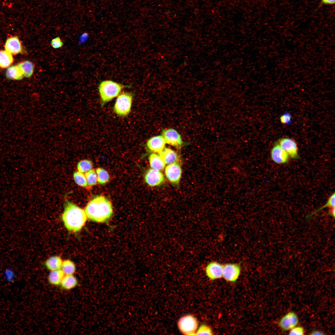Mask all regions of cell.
<instances>
[{"label": "cell", "instance_id": "9c48e42d", "mask_svg": "<svg viewBox=\"0 0 335 335\" xmlns=\"http://www.w3.org/2000/svg\"><path fill=\"white\" fill-rule=\"evenodd\" d=\"M223 265L220 263L212 261L206 266L205 271L207 276L211 280L217 279L223 276Z\"/></svg>", "mask_w": 335, "mask_h": 335}, {"label": "cell", "instance_id": "7a4b0ae2", "mask_svg": "<svg viewBox=\"0 0 335 335\" xmlns=\"http://www.w3.org/2000/svg\"><path fill=\"white\" fill-rule=\"evenodd\" d=\"M87 218L85 210L70 201H66L62 218L68 230L74 232L80 231L85 225Z\"/></svg>", "mask_w": 335, "mask_h": 335}, {"label": "cell", "instance_id": "277c9868", "mask_svg": "<svg viewBox=\"0 0 335 335\" xmlns=\"http://www.w3.org/2000/svg\"><path fill=\"white\" fill-rule=\"evenodd\" d=\"M132 98L130 93L123 92L120 94L114 106V111L116 114L122 116L127 115L131 111Z\"/></svg>", "mask_w": 335, "mask_h": 335}, {"label": "cell", "instance_id": "f546056e", "mask_svg": "<svg viewBox=\"0 0 335 335\" xmlns=\"http://www.w3.org/2000/svg\"><path fill=\"white\" fill-rule=\"evenodd\" d=\"M73 177L75 183L79 185L85 187L87 185L85 176L83 173L76 172L73 174Z\"/></svg>", "mask_w": 335, "mask_h": 335}, {"label": "cell", "instance_id": "6da1fadb", "mask_svg": "<svg viewBox=\"0 0 335 335\" xmlns=\"http://www.w3.org/2000/svg\"><path fill=\"white\" fill-rule=\"evenodd\" d=\"M85 211L89 219L100 223L108 221L113 212L111 203L102 196H97L91 199L87 203Z\"/></svg>", "mask_w": 335, "mask_h": 335}, {"label": "cell", "instance_id": "4316f807", "mask_svg": "<svg viewBox=\"0 0 335 335\" xmlns=\"http://www.w3.org/2000/svg\"><path fill=\"white\" fill-rule=\"evenodd\" d=\"M93 167L92 162L88 160H84L79 162L77 165L78 171L82 173L87 172L92 169Z\"/></svg>", "mask_w": 335, "mask_h": 335}, {"label": "cell", "instance_id": "f1b7e54d", "mask_svg": "<svg viewBox=\"0 0 335 335\" xmlns=\"http://www.w3.org/2000/svg\"><path fill=\"white\" fill-rule=\"evenodd\" d=\"M335 194L334 193L329 197L325 205L322 207L317 209L313 213L310 214L307 216V217L308 218H310L312 217L313 216L315 213L324 209V208L328 207L331 208L335 207Z\"/></svg>", "mask_w": 335, "mask_h": 335}, {"label": "cell", "instance_id": "d4e9b609", "mask_svg": "<svg viewBox=\"0 0 335 335\" xmlns=\"http://www.w3.org/2000/svg\"><path fill=\"white\" fill-rule=\"evenodd\" d=\"M97 181L100 184H104L107 182L109 179V174L105 169L98 168L96 169Z\"/></svg>", "mask_w": 335, "mask_h": 335}, {"label": "cell", "instance_id": "2e32d148", "mask_svg": "<svg viewBox=\"0 0 335 335\" xmlns=\"http://www.w3.org/2000/svg\"><path fill=\"white\" fill-rule=\"evenodd\" d=\"M159 153L165 164H169L178 161L179 158L177 154L171 149L165 148Z\"/></svg>", "mask_w": 335, "mask_h": 335}, {"label": "cell", "instance_id": "9a60e30c", "mask_svg": "<svg viewBox=\"0 0 335 335\" xmlns=\"http://www.w3.org/2000/svg\"><path fill=\"white\" fill-rule=\"evenodd\" d=\"M5 50L11 54H16L22 51L21 42L17 37L8 38L5 43Z\"/></svg>", "mask_w": 335, "mask_h": 335}, {"label": "cell", "instance_id": "4fadbf2b", "mask_svg": "<svg viewBox=\"0 0 335 335\" xmlns=\"http://www.w3.org/2000/svg\"><path fill=\"white\" fill-rule=\"evenodd\" d=\"M299 321L297 315L293 312H290L280 319L279 324L282 330L284 331L290 330L297 324Z\"/></svg>", "mask_w": 335, "mask_h": 335}, {"label": "cell", "instance_id": "d6a6232c", "mask_svg": "<svg viewBox=\"0 0 335 335\" xmlns=\"http://www.w3.org/2000/svg\"><path fill=\"white\" fill-rule=\"evenodd\" d=\"M281 123L284 124H290L291 123V116L288 112L285 113L280 117Z\"/></svg>", "mask_w": 335, "mask_h": 335}, {"label": "cell", "instance_id": "d6986e66", "mask_svg": "<svg viewBox=\"0 0 335 335\" xmlns=\"http://www.w3.org/2000/svg\"><path fill=\"white\" fill-rule=\"evenodd\" d=\"M64 274L61 269L51 271L48 280L49 283L54 286L60 285Z\"/></svg>", "mask_w": 335, "mask_h": 335}, {"label": "cell", "instance_id": "603a6c76", "mask_svg": "<svg viewBox=\"0 0 335 335\" xmlns=\"http://www.w3.org/2000/svg\"><path fill=\"white\" fill-rule=\"evenodd\" d=\"M13 61V58L11 54L5 50L0 51V68H7L12 63Z\"/></svg>", "mask_w": 335, "mask_h": 335}, {"label": "cell", "instance_id": "5bb4252c", "mask_svg": "<svg viewBox=\"0 0 335 335\" xmlns=\"http://www.w3.org/2000/svg\"><path fill=\"white\" fill-rule=\"evenodd\" d=\"M166 144L162 136L158 135L150 138L147 141L146 145L150 150L159 153L165 148Z\"/></svg>", "mask_w": 335, "mask_h": 335}, {"label": "cell", "instance_id": "e0dca14e", "mask_svg": "<svg viewBox=\"0 0 335 335\" xmlns=\"http://www.w3.org/2000/svg\"><path fill=\"white\" fill-rule=\"evenodd\" d=\"M78 283V280L74 275H65L60 285L65 290H70L75 288Z\"/></svg>", "mask_w": 335, "mask_h": 335}, {"label": "cell", "instance_id": "5b68a950", "mask_svg": "<svg viewBox=\"0 0 335 335\" xmlns=\"http://www.w3.org/2000/svg\"><path fill=\"white\" fill-rule=\"evenodd\" d=\"M179 330L186 335L196 334L198 326L196 318L191 315H187L181 317L177 323Z\"/></svg>", "mask_w": 335, "mask_h": 335}, {"label": "cell", "instance_id": "8fae6325", "mask_svg": "<svg viewBox=\"0 0 335 335\" xmlns=\"http://www.w3.org/2000/svg\"><path fill=\"white\" fill-rule=\"evenodd\" d=\"M270 156L273 161L278 164L287 163L290 158L277 142L275 143L271 150Z\"/></svg>", "mask_w": 335, "mask_h": 335}, {"label": "cell", "instance_id": "4dcf8cb0", "mask_svg": "<svg viewBox=\"0 0 335 335\" xmlns=\"http://www.w3.org/2000/svg\"><path fill=\"white\" fill-rule=\"evenodd\" d=\"M196 334L212 335L213 333L210 327L205 324H203L197 330Z\"/></svg>", "mask_w": 335, "mask_h": 335}, {"label": "cell", "instance_id": "d590c367", "mask_svg": "<svg viewBox=\"0 0 335 335\" xmlns=\"http://www.w3.org/2000/svg\"><path fill=\"white\" fill-rule=\"evenodd\" d=\"M335 207L330 208V209L329 212V215L332 217L334 218L335 217Z\"/></svg>", "mask_w": 335, "mask_h": 335}, {"label": "cell", "instance_id": "74e56055", "mask_svg": "<svg viewBox=\"0 0 335 335\" xmlns=\"http://www.w3.org/2000/svg\"><path fill=\"white\" fill-rule=\"evenodd\" d=\"M312 335H322L324 334L321 332L318 331H314L311 333Z\"/></svg>", "mask_w": 335, "mask_h": 335}, {"label": "cell", "instance_id": "52a82bcc", "mask_svg": "<svg viewBox=\"0 0 335 335\" xmlns=\"http://www.w3.org/2000/svg\"><path fill=\"white\" fill-rule=\"evenodd\" d=\"M241 271L240 264H226L223 265L222 277L227 281L234 283L239 277Z\"/></svg>", "mask_w": 335, "mask_h": 335}, {"label": "cell", "instance_id": "8d00e7d4", "mask_svg": "<svg viewBox=\"0 0 335 335\" xmlns=\"http://www.w3.org/2000/svg\"><path fill=\"white\" fill-rule=\"evenodd\" d=\"M87 35L85 33H84L81 35L80 38V42L82 43L85 41L87 37Z\"/></svg>", "mask_w": 335, "mask_h": 335}, {"label": "cell", "instance_id": "30bf717a", "mask_svg": "<svg viewBox=\"0 0 335 335\" xmlns=\"http://www.w3.org/2000/svg\"><path fill=\"white\" fill-rule=\"evenodd\" d=\"M144 179L145 182L151 186H157L163 183L164 177L160 171L150 169L145 173Z\"/></svg>", "mask_w": 335, "mask_h": 335}, {"label": "cell", "instance_id": "cb8c5ba5", "mask_svg": "<svg viewBox=\"0 0 335 335\" xmlns=\"http://www.w3.org/2000/svg\"><path fill=\"white\" fill-rule=\"evenodd\" d=\"M60 269L64 275H74L76 271V266L73 261L67 260L63 261Z\"/></svg>", "mask_w": 335, "mask_h": 335}, {"label": "cell", "instance_id": "836d02e7", "mask_svg": "<svg viewBox=\"0 0 335 335\" xmlns=\"http://www.w3.org/2000/svg\"><path fill=\"white\" fill-rule=\"evenodd\" d=\"M291 330L290 335H303L304 333V329L302 327H295Z\"/></svg>", "mask_w": 335, "mask_h": 335}, {"label": "cell", "instance_id": "3957f363", "mask_svg": "<svg viewBox=\"0 0 335 335\" xmlns=\"http://www.w3.org/2000/svg\"><path fill=\"white\" fill-rule=\"evenodd\" d=\"M124 87L123 85L111 80L101 82L98 89L102 104L110 101L117 96Z\"/></svg>", "mask_w": 335, "mask_h": 335}, {"label": "cell", "instance_id": "e575fe53", "mask_svg": "<svg viewBox=\"0 0 335 335\" xmlns=\"http://www.w3.org/2000/svg\"><path fill=\"white\" fill-rule=\"evenodd\" d=\"M335 0H321L322 2L326 4H333L335 3Z\"/></svg>", "mask_w": 335, "mask_h": 335}, {"label": "cell", "instance_id": "7402d4cb", "mask_svg": "<svg viewBox=\"0 0 335 335\" xmlns=\"http://www.w3.org/2000/svg\"><path fill=\"white\" fill-rule=\"evenodd\" d=\"M18 65L24 76L29 78L32 75L34 72V65L31 62L26 60L19 63Z\"/></svg>", "mask_w": 335, "mask_h": 335}, {"label": "cell", "instance_id": "8992f818", "mask_svg": "<svg viewBox=\"0 0 335 335\" xmlns=\"http://www.w3.org/2000/svg\"><path fill=\"white\" fill-rule=\"evenodd\" d=\"M277 143L290 158L293 159L299 158L297 145L294 140L287 137L282 138L278 140Z\"/></svg>", "mask_w": 335, "mask_h": 335}, {"label": "cell", "instance_id": "ac0fdd59", "mask_svg": "<svg viewBox=\"0 0 335 335\" xmlns=\"http://www.w3.org/2000/svg\"><path fill=\"white\" fill-rule=\"evenodd\" d=\"M149 160L152 169L160 171L164 168L165 164L159 155L155 153L151 154L149 157Z\"/></svg>", "mask_w": 335, "mask_h": 335}, {"label": "cell", "instance_id": "484cf974", "mask_svg": "<svg viewBox=\"0 0 335 335\" xmlns=\"http://www.w3.org/2000/svg\"><path fill=\"white\" fill-rule=\"evenodd\" d=\"M3 275L5 280L9 283L13 282L17 278L15 271L10 268H7L4 270Z\"/></svg>", "mask_w": 335, "mask_h": 335}, {"label": "cell", "instance_id": "ffe728a7", "mask_svg": "<svg viewBox=\"0 0 335 335\" xmlns=\"http://www.w3.org/2000/svg\"><path fill=\"white\" fill-rule=\"evenodd\" d=\"M63 261L60 257L55 256L48 259L46 261V268L50 271L61 269Z\"/></svg>", "mask_w": 335, "mask_h": 335}, {"label": "cell", "instance_id": "ba28073f", "mask_svg": "<svg viewBox=\"0 0 335 335\" xmlns=\"http://www.w3.org/2000/svg\"><path fill=\"white\" fill-rule=\"evenodd\" d=\"M165 172L167 178L172 183L178 184L181 177L182 169L177 162L168 164L165 168Z\"/></svg>", "mask_w": 335, "mask_h": 335}, {"label": "cell", "instance_id": "44dd1931", "mask_svg": "<svg viewBox=\"0 0 335 335\" xmlns=\"http://www.w3.org/2000/svg\"><path fill=\"white\" fill-rule=\"evenodd\" d=\"M6 75L7 78L11 79L21 80L24 77L18 65L9 67Z\"/></svg>", "mask_w": 335, "mask_h": 335}, {"label": "cell", "instance_id": "83f0119b", "mask_svg": "<svg viewBox=\"0 0 335 335\" xmlns=\"http://www.w3.org/2000/svg\"><path fill=\"white\" fill-rule=\"evenodd\" d=\"M85 176L87 185L92 186L96 184L97 181V176L94 170L91 169L87 172L85 174Z\"/></svg>", "mask_w": 335, "mask_h": 335}, {"label": "cell", "instance_id": "7c38bea8", "mask_svg": "<svg viewBox=\"0 0 335 335\" xmlns=\"http://www.w3.org/2000/svg\"><path fill=\"white\" fill-rule=\"evenodd\" d=\"M162 136L166 143L169 145L179 147L183 144L181 135L173 129L168 128L163 130Z\"/></svg>", "mask_w": 335, "mask_h": 335}, {"label": "cell", "instance_id": "1f68e13d", "mask_svg": "<svg viewBox=\"0 0 335 335\" xmlns=\"http://www.w3.org/2000/svg\"><path fill=\"white\" fill-rule=\"evenodd\" d=\"M51 44L52 47L56 49L61 47L63 42L59 37H57L51 40Z\"/></svg>", "mask_w": 335, "mask_h": 335}]
</instances>
